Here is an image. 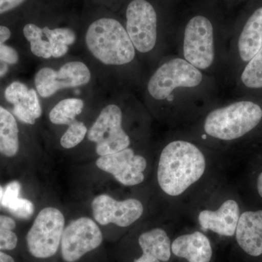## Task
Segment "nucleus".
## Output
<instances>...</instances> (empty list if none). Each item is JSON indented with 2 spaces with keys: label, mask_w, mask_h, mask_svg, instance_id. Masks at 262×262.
Wrapping results in <instances>:
<instances>
[{
  "label": "nucleus",
  "mask_w": 262,
  "mask_h": 262,
  "mask_svg": "<svg viewBox=\"0 0 262 262\" xmlns=\"http://www.w3.org/2000/svg\"><path fill=\"white\" fill-rule=\"evenodd\" d=\"M218 79L198 70L175 53L151 69L145 84L146 99L163 122H195L223 98Z\"/></svg>",
  "instance_id": "nucleus-1"
},
{
  "label": "nucleus",
  "mask_w": 262,
  "mask_h": 262,
  "mask_svg": "<svg viewBox=\"0 0 262 262\" xmlns=\"http://www.w3.org/2000/svg\"><path fill=\"white\" fill-rule=\"evenodd\" d=\"M214 15L198 10L177 25L173 53L225 87L231 32Z\"/></svg>",
  "instance_id": "nucleus-2"
},
{
  "label": "nucleus",
  "mask_w": 262,
  "mask_h": 262,
  "mask_svg": "<svg viewBox=\"0 0 262 262\" xmlns=\"http://www.w3.org/2000/svg\"><path fill=\"white\" fill-rule=\"evenodd\" d=\"M125 18V29L136 53L149 58L152 67L173 53L177 25L162 20L151 2L132 0L127 5Z\"/></svg>",
  "instance_id": "nucleus-3"
},
{
  "label": "nucleus",
  "mask_w": 262,
  "mask_h": 262,
  "mask_svg": "<svg viewBox=\"0 0 262 262\" xmlns=\"http://www.w3.org/2000/svg\"><path fill=\"white\" fill-rule=\"evenodd\" d=\"M206 168V155L199 144L187 139H175L168 141L160 152L158 184L165 194L178 196L203 177Z\"/></svg>",
  "instance_id": "nucleus-4"
},
{
  "label": "nucleus",
  "mask_w": 262,
  "mask_h": 262,
  "mask_svg": "<svg viewBox=\"0 0 262 262\" xmlns=\"http://www.w3.org/2000/svg\"><path fill=\"white\" fill-rule=\"evenodd\" d=\"M262 120V107L251 100L224 102L209 108L195 122L203 140L230 142L254 130Z\"/></svg>",
  "instance_id": "nucleus-5"
},
{
  "label": "nucleus",
  "mask_w": 262,
  "mask_h": 262,
  "mask_svg": "<svg viewBox=\"0 0 262 262\" xmlns=\"http://www.w3.org/2000/svg\"><path fill=\"white\" fill-rule=\"evenodd\" d=\"M85 42L97 59L112 67L130 65L137 56L125 27L115 18H103L91 24Z\"/></svg>",
  "instance_id": "nucleus-6"
},
{
  "label": "nucleus",
  "mask_w": 262,
  "mask_h": 262,
  "mask_svg": "<svg viewBox=\"0 0 262 262\" xmlns=\"http://www.w3.org/2000/svg\"><path fill=\"white\" fill-rule=\"evenodd\" d=\"M123 112L119 105L105 106L89 132V139L96 144V153L100 156L113 154L128 148L130 136L124 129Z\"/></svg>",
  "instance_id": "nucleus-7"
},
{
  "label": "nucleus",
  "mask_w": 262,
  "mask_h": 262,
  "mask_svg": "<svg viewBox=\"0 0 262 262\" xmlns=\"http://www.w3.org/2000/svg\"><path fill=\"white\" fill-rule=\"evenodd\" d=\"M64 225V216L59 210L43 208L27 235L29 253L37 258L54 256L61 245Z\"/></svg>",
  "instance_id": "nucleus-8"
},
{
  "label": "nucleus",
  "mask_w": 262,
  "mask_h": 262,
  "mask_svg": "<svg viewBox=\"0 0 262 262\" xmlns=\"http://www.w3.org/2000/svg\"><path fill=\"white\" fill-rule=\"evenodd\" d=\"M262 46V3L256 5L245 19L236 34H231L229 40L228 66L225 84L232 76L236 65L239 70L246 64Z\"/></svg>",
  "instance_id": "nucleus-9"
},
{
  "label": "nucleus",
  "mask_w": 262,
  "mask_h": 262,
  "mask_svg": "<svg viewBox=\"0 0 262 262\" xmlns=\"http://www.w3.org/2000/svg\"><path fill=\"white\" fill-rule=\"evenodd\" d=\"M103 234L96 222L81 217L71 222L63 231L61 239V256L67 262H75L85 253L101 246Z\"/></svg>",
  "instance_id": "nucleus-10"
},
{
  "label": "nucleus",
  "mask_w": 262,
  "mask_h": 262,
  "mask_svg": "<svg viewBox=\"0 0 262 262\" xmlns=\"http://www.w3.org/2000/svg\"><path fill=\"white\" fill-rule=\"evenodd\" d=\"M91 72L82 62L72 61L62 66L56 72L51 68H42L34 79L37 92L48 98L63 89L78 87L89 83Z\"/></svg>",
  "instance_id": "nucleus-11"
},
{
  "label": "nucleus",
  "mask_w": 262,
  "mask_h": 262,
  "mask_svg": "<svg viewBox=\"0 0 262 262\" xmlns=\"http://www.w3.org/2000/svg\"><path fill=\"white\" fill-rule=\"evenodd\" d=\"M96 164L101 170L112 174L122 185L132 187L144 182L147 162L144 157L136 155L132 148L128 147L101 156Z\"/></svg>",
  "instance_id": "nucleus-12"
},
{
  "label": "nucleus",
  "mask_w": 262,
  "mask_h": 262,
  "mask_svg": "<svg viewBox=\"0 0 262 262\" xmlns=\"http://www.w3.org/2000/svg\"><path fill=\"white\" fill-rule=\"evenodd\" d=\"M92 209L95 220L100 225L115 224L120 227L135 223L144 213V206L139 200L118 201L107 194L96 196L92 202Z\"/></svg>",
  "instance_id": "nucleus-13"
},
{
  "label": "nucleus",
  "mask_w": 262,
  "mask_h": 262,
  "mask_svg": "<svg viewBox=\"0 0 262 262\" xmlns=\"http://www.w3.org/2000/svg\"><path fill=\"white\" fill-rule=\"evenodd\" d=\"M239 207L234 200H227L215 211L203 210L198 215V222L203 229L225 237L235 234L238 223Z\"/></svg>",
  "instance_id": "nucleus-14"
},
{
  "label": "nucleus",
  "mask_w": 262,
  "mask_h": 262,
  "mask_svg": "<svg viewBox=\"0 0 262 262\" xmlns=\"http://www.w3.org/2000/svg\"><path fill=\"white\" fill-rule=\"evenodd\" d=\"M239 247L250 256L262 254V210L246 211L239 215L235 231Z\"/></svg>",
  "instance_id": "nucleus-15"
},
{
  "label": "nucleus",
  "mask_w": 262,
  "mask_h": 262,
  "mask_svg": "<svg viewBox=\"0 0 262 262\" xmlns=\"http://www.w3.org/2000/svg\"><path fill=\"white\" fill-rule=\"evenodd\" d=\"M171 252L188 262H210L213 250L211 241L201 232L182 234L171 244Z\"/></svg>",
  "instance_id": "nucleus-16"
},
{
  "label": "nucleus",
  "mask_w": 262,
  "mask_h": 262,
  "mask_svg": "<svg viewBox=\"0 0 262 262\" xmlns=\"http://www.w3.org/2000/svg\"><path fill=\"white\" fill-rule=\"evenodd\" d=\"M139 246L142 255L167 262L171 256V243L168 234L163 229L155 228L141 234L139 238Z\"/></svg>",
  "instance_id": "nucleus-17"
},
{
  "label": "nucleus",
  "mask_w": 262,
  "mask_h": 262,
  "mask_svg": "<svg viewBox=\"0 0 262 262\" xmlns=\"http://www.w3.org/2000/svg\"><path fill=\"white\" fill-rule=\"evenodd\" d=\"M19 149L18 127L15 117L0 106V153L15 156Z\"/></svg>",
  "instance_id": "nucleus-18"
},
{
  "label": "nucleus",
  "mask_w": 262,
  "mask_h": 262,
  "mask_svg": "<svg viewBox=\"0 0 262 262\" xmlns=\"http://www.w3.org/2000/svg\"><path fill=\"white\" fill-rule=\"evenodd\" d=\"M84 107L83 101L78 98H67L57 103L49 114L50 120L56 125H70L75 121Z\"/></svg>",
  "instance_id": "nucleus-19"
},
{
  "label": "nucleus",
  "mask_w": 262,
  "mask_h": 262,
  "mask_svg": "<svg viewBox=\"0 0 262 262\" xmlns=\"http://www.w3.org/2000/svg\"><path fill=\"white\" fill-rule=\"evenodd\" d=\"M238 82L247 90L262 89V46L256 54L239 70Z\"/></svg>",
  "instance_id": "nucleus-20"
},
{
  "label": "nucleus",
  "mask_w": 262,
  "mask_h": 262,
  "mask_svg": "<svg viewBox=\"0 0 262 262\" xmlns=\"http://www.w3.org/2000/svg\"><path fill=\"white\" fill-rule=\"evenodd\" d=\"M43 34L42 29L35 24H28L24 27V34L30 42L33 54L41 58H49L52 56L51 44L48 41L43 40Z\"/></svg>",
  "instance_id": "nucleus-21"
},
{
  "label": "nucleus",
  "mask_w": 262,
  "mask_h": 262,
  "mask_svg": "<svg viewBox=\"0 0 262 262\" xmlns=\"http://www.w3.org/2000/svg\"><path fill=\"white\" fill-rule=\"evenodd\" d=\"M87 127L83 122L74 121L62 136L61 144L65 149H72L83 141L87 134Z\"/></svg>",
  "instance_id": "nucleus-22"
},
{
  "label": "nucleus",
  "mask_w": 262,
  "mask_h": 262,
  "mask_svg": "<svg viewBox=\"0 0 262 262\" xmlns=\"http://www.w3.org/2000/svg\"><path fill=\"white\" fill-rule=\"evenodd\" d=\"M15 216L22 220H28L34 213V205L30 201L19 196L13 198L4 206Z\"/></svg>",
  "instance_id": "nucleus-23"
},
{
  "label": "nucleus",
  "mask_w": 262,
  "mask_h": 262,
  "mask_svg": "<svg viewBox=\"0 0 262 262\" xmlns=\"http://www.w3.org/2000/svg\"><path fill=\"white\" fill-rule=\"evenodd\" d=\"M42 31L48 40L53 39L68 46L75 42V34L72 29L57 28L51 30L48 27H46L42 29Z\"/></svg>",
  "instance_id": "nucleus-24"
},
{
  "label": "nucleus",
  "mask_w": 262,
  "mask_h": 262,
  "mask_svg": "<svg viewBox=\"0 0 262 262\" xmlns=\"http://www.w3.org/2000/svg\"><path fill=\"white\" fill-rule=\"evenodd\" d=\"M29 91L28 88L24 83L13 82L5 90V97L8 102L15 105L25 99Z\"/></svg>",
  "instance_id": "nucleus-25"
},
{
  "label": "nucleus",
  "mask_w": 262,
  "mask_h": 262,
  "mask_svg": "<svg viewBox=\"0 0 262 262\" xmlns=\"http://www.w3.org/2000/svg\"><path fill=\"white\" fill-rule=\"evenodd\" d=\"M20 103H23L24 106L28 108L32 116L37 120L42 115V108L39 103L37 93L34 89L29 91L27 97Z\"/></svg>",
  "instance_id": "nucleus-26"
},
{
  "label": "nucleus",
  "mask_w": 262,
  "mask_h": 262,
  "mask_svg": "<svg viewBox=\"0 0 262 262\" xmlns=\"http://www.w3.org/2000/svg\"><path fill=\"white\" fill-rule=\"evenodd\" d=\"M18 244V237L11 230L0 228V250H13Z\"/></svg>",
  "instance_id": "nucleus-27"
},
{
  "label": "nucleus",
  "mask_w": 262,
  "mask_h": 262,
  "mask_svg": "<svg viewBox=\"0 0 262 262\" xmlns=\"http://www.w3.org/2000/svg\"><path fill=\"white\" fill-rule=\"evenodd\" d=\"M13 113L20 121L24 123L29 124V125L35 124L36 119L32 116L28 108L26 107L23 103H18L14 105Z\"/></svg>",
  "instance_id": "nucleus-28"
},
{
  "label": "nucleus",
  "mask_w": 262,
  "mask_h": 262,
  "mask_svg": "<svg viewBox=\"0 0 262 262\" xmlns=\"http://www.w3.org/2000/svg\"><path fill=\"white\" fill-rule=\"evenodd\" d=\"M0 61L9 64H15L18 61V54L13 48L0 45Z\"/></svg>",
  "instance_id": "nucleus-29"
},
{
  "label": "nucleus",
  "mask_w": 262,
  "mask_h": 262,
  "mask_svg": "<svg viewBox=\"0 0 262 262\" xmlns=\"http://www.w3.org/2000/svg\"><path fill=\"white\" fill-rule=\"evenodd\" d=\"M48 42L51 44L52 56L54 58H60V57L64 56L66 53L68 52L69 47L67 45L57 42L53 39H50Z\"/></svg>",
  "instance_id": "nucleus-30"
},
{
  "label": "nucleus",
  "mask_w": 262,
  "mask_h": 262,
  "mask_svg": "<svg viewBox=\"0 0 262 262\" xmlns=\"http://www.w3.org/2000/svg\"><path fill=\"white\" fill-rule=\"evenodd\" d=\"M26 0H0V15L14 9Z\"/></svg>",
  "instance_id": "nucleus-31"
},
{
  "label": "nucleus",
  "mask_w": 262,
  "mask_h": 262,
  "mask_svg": "<svg viewBox=\"0 0 262 262\" xmlns=\"http://www.w3.org/2000/svg\"><path fill=\"white\" fill-rule=\"evenodd\" d=\"M16 227L15 221L5 215H0V228L13 231Z\"/></svg>",
  "instance_id": "nucleus-32"
},
{
  "label": "nucleus",
  "mask_w": 262,
  "mask_h": 262,
  "mask_svg": "<svg viewBox=\"0 0 262 262\" xmlns=\"http://www.w3.org/2000/svg\"><path fill=\"white\" fill-rule=\"evenodd\" d=\"M11 35L10 29L6 27L0 26V45L4 44Z\"/></svg>",
  "instance_id": "nucleus-33"
},
{
  "label": "nucleus",
  "mask_w": 262,
  "mask_h": 262,
  "mask_svg": "<svg viewBox=\"0 0 262 262\" xmlns=\"http://www.w3.org/2000/svg\"><path fill=\"white\" fill-rule=\"evenodd\" d=\"M0 262H15V261L10 255L0 251Z\"/></svg>",
  "instance_id": "nucleus-34"
},
{
  "label": "nucleus",
  "mask_w": 262,
  "mask_h": 262,
  "mask_svg": "<svg viewBox=\"0 0 262 262\" xmlns=\"http://www.w3.org/2000/svg\"><path fill=\"white\" fill-rule=\"evenodd\" d=\"M134 262H162L159 261V260L153 259V258L146 257V256H144V255H141L140 257L136 258V259L134 260Z\"/></svg>",
  "instance_id": "nucleus-35"
},
{
  "label": "nucleus",
  "mask_w": 262,
  "mask_h": 262,
  "mask_svg": "<svg viewBox=\"0 0 262 262\" xmlns=\"http://www.w3.org/2000/svg\"><path fill=\"white\" fill-rule=\"evenodd\" d=\"M257 190L258 194L262 198V172L257 179Z\"/></svg>",
  "instance_id": "nucleus-36"
},
{
  "label": "nucleus",
  "mask_w": 262,
  "mask_h": 262,
  "mask_svg": "<svg viewBox=\"0 0 262 262\" xmlns=\"http://www.w3.org/2000/svg\"><path fill=\"white\" fill-rule=\"evenodd\" d=\"M5 62L0 61V77L3 76L8 71V67L5 64Z\"/></svg>",
  "instance_id": "nucleus-37"
},
{
  "label": "nucleus",
  "mask_w": 262,
  "mask_h": 262,
  "mask_svg": "<svg viewBox=\"0 0 262 262\" xmlns=\"http://www.w3.org/2000/svg\"><path fill=\"white\" fill-rule=\"evenodd\" d=\"M3 192H4L3 188L2 187L1 185H0V204H1L2 199H3Z\"/></svg>",
  "instance_id": "nucleus-38"
}]
</instances>
